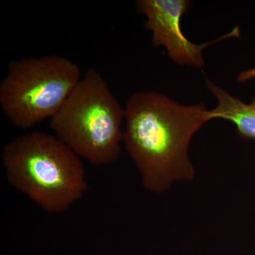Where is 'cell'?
Listing matches in <instances>:
<instances>
[{
  "label": "cell",
  "instance_id": "6da1fadb",
  "mask_svg": "<svg viewBox=\"0 0 255 255\" xmlns=\"http://www.w3.org/2000/svg\"><path fill=\"white\" fill-rule=\"evenodd\" d=\"M124 147L150 192L191 182L196 172L189 156L193 136L216 119L203 104L183 105L155 91L132 94L126 102Z\"/></svg>",
  "mask_w": 255,
  "mask_h": 255
},
{
  "label": "cell",
  "instance_id": "7a4b0ae2",
  "mask_svg": "<svg viewBox=\"0 0 255 255\" xmlns=\"http://www.w3.org/2000/svg\"><path fill=\"white\" fill-rule=\"evenodd\" d=\"M6 180L48 214L70 209L88 189L81 158L55 135L32 131L3 146Z\"/></svg>",
  "mask_w": 255,
  "mask_h": 255
},
{
  "label": "cell",
  "instance_id": "3957f363",
  "mask_svg": "<svg viewBox=\"0 0 255 255\" xmlns=\"http://www.w3.org/2000/svg\"><path fill=\"white\" fill-rule=\"evenodd\" d=\"M125 109L100 71L89 68L54 117L55 135L80 157L97 166L110 165L122 152Z\"/></svg>",
  "mask_w": 255,
  "mask_h": 255
},
{
  "label": "cell",
  "instance_id": "277c9868",
  "mask_svg": "<svg viewBox=\"0 0 255 255\" xmlns=\"http://www.w3.org/2000/svg\"><path fill=\"white\" fill-rule=\"evenodd\" d=\"M82 77L73 60L56 54L12 60L0 84V106L10 122L27 130L53 118Z\"/></svg>",
  "mask_w": 255,
  "mask_h": 255
},
{
  "label": "cell",
  "instance_id": "5b68a950",
  "mask_svg": "<svg viewBox=\"0 0 255 255\" xmlns=\"http://www.w3.org/2000/svg\"><path fill=\"white\" fill-rule=\"evenodd\" d=\"M137 9L146 17L145 26L152 32L154 46H163L169 58L180 65L201 68L205 64L203 52L215 43L239 36V28L214 41L196 44L181 29V18L190 6L187 0H139Z\"/></svg>",
  "mask_w": 255,
  "mask_h": 255
},
{
  "label": "cell",
  "instance_id": "8992f818",
  "mask_svg": "<svg viewBox=\"0 0 255 255\" xmlns=\"http://www.w3.org/2000/svg\"><path fill=\"white\" fill-rule=\"evenodd\" d=\"M206 85L217 100V106L213 110L216 119L232 122L242 138L255 140V98L251 103L246 104L209 80Z\"/></svg>",
  "mask_w": 255,
  "mask_h": 255
}]
</instances>
